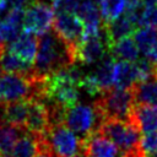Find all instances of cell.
I'll return each mask as SVG.
<instances>
[{
	"instance_id": "9c48e42d",
	"label": "cell",
	"mask_w": 157,
	"mask_h": 157,
	"mask_svg": "<svg viewBox=\"0 0 157 157\" xmlns=\"http://www.w3.org/2000/svg\"><path fill=\"white\" fill-rule=\"evenodd\" d=\"M53 29L72 49H77L85 36V26L75 12H56Z\"/></svg>"
},
{
	"instance_id": "d590c367",
	"label": "cell",
	"mask_w": 157,
	"mask_h": 157,
	"mask_svg": "<svg viewBox=\"0 0 157 157\" xmlns=\"http://www.w3.org/2000/svg\"><path fill=\"white\" fill-rule=\"evenodd\" d=\"M1 70H2V69H1V66H0V76H1Z\"/></svg>"
},
{
	"instance_id": "e575fe53",
	"label": "cell",
	"mask_w": 157,
	"mask_h": 157,
	"mask_svg": "<svg viewBox=\"0 0 157 157\" xmlns=\"http://www.w3.org/2000/svg\"><path fill=\"white\" fill-rule=\"evenodd\" d=\"M155 76L157 77V65H155Z\"/></svg>"
},
{
	"instance_id": "5b68a950",
	"label": "cell",
	"mask_w": 157,
	"mask_h": 157,
	"mask_svg": "<svg viewBox=\"0 0 157 157\" xmlns=\"http://www.w3.org/2000/svg\"><path fill=\"white\" fill-rule=\"evenodd\" d=\"M47 139L55 157H75L82 153V137H78L64 121L50 124Z\"/></svg>"
},
{
	"instance_id": "f546056e",
	"label": "cell",
	"mask_w": 157,
	"mask_h": 157,
	"mask_svg": "<svg viewBox=\"0 0 157 157\" xmlns=\"http://www.w3.org/2000/svg\"><path fill=\"white\" fill-rule=\"evenodd\" d=\"M145 58H147L153 65H157V42L148 52L145 53Z\"/></svg>"
},
{
	"instance_id": "2e32d148",
	"label": "cell",
	"mask_w": 157,
	"mask_h": 157,
	"mask_svg": "<svg viewBox=\"0 0 157 157\" xmlns=\"http://www.w3.org/2000/svg\"><path fill=\"white\" fill-rule=\"evenodd\" d=\"M76 15L81 18L85 26V37L98 34L102 31V15L98 9V5L88 0L82 1L77 10Z\"/></svg>"
},
{
	"instance_id": "30bf717a",
	"label": "cell",
	"mask_w": 157,
	"mask_h": 157,
	"mask_svg": "<svg viewBox=\"0 0 157 157\" xmlns=\"http://www.w3.org/2000/svg\"><path fill=\"white\" fill-rule=\"evenodd\" d=\"M110 53V44L105 36L104 28L98 34L85 37L76 49V61L82 65L98 63L105 54Z\"/></svg>"
},
{
	"instance_id": "603a6c76",
	"label": "cell",
	"mask_w": 157,
	"mask_h": 157,
	"mask_svg": "<svg viewBox=\"0 0 157 157\" xmlns=\"http://www.w3.org/2000/svg\"><path fill=\"white\" fill-rule=\"evenodd\" d=\"M134 99L137 103H145L157 107V77L152 76L151 78L137 82L131 88Z\"/></svg>"
},
{
	"instance_id": "3957f363",
	"label": "cell",
	"mask_w": 157,
	"mask_h": 157,
	"mask_svg": "<svg viewBox=\"0 0 157 157\" xmlns=\"http://www.w3.org/2000/svg\"><path fill=\"white\" fill-rule=\"evenodd\" d=\"M135 103L131 90L110 88L102 94L93 103L99 123L105 119H120L129 120V115Z\"/></svg>"
},
{
	"instance_id": "1f68e13d",
	"label": "cell",
	"mask_w": 157,
	"mask_h": 157,
	"mask_svg": "<svg viewBox=\"0 0 157 157\" xmlns=\"http://www.w3.org/2000/svg\"><path fill=\"white\" fill-rule=\"evenodd\" d=\"M54 155L52 153V152H47V151H39L36 156H33V157H53Z\"/></svg>"
},
{
	"instance_id": "74e56055",
	"label": "cell",
	"mask_w": 157,
	"mask_h": 157,
	"mask_svg": "<svg viewBox=\"0 0 157 157\" xmlns=\"http://www.w3.org/2000/svg\"><path fill=\"white\" fill-rule=\"evenodd\" d=\"M75 157H77V156H75Z\"/></svg>"
},
{
	"instance_id": "4dcf8cb0",
	"label": "cell",
	"mask_w": 157,
	"mask_h": 157,
	"mask_svg": "<svg viewBox=\"0 0 157 157\" xmlns=\"http://www.w3.org/2000/svg\"><path fill=\"white\" fill-rule=\"evenodd\" d=\"M10 9H15V7H18V9H26V6L32 1V0H6Z\"/></svg>"
},
{
	"instance_id": "f35d334b",
	"label": "cell",
	"mask_w": 157,
	"mask_h": 157,
	"mask_svg": "<svg viewBox=\"0 0 157 157\" xmlns=\"http://www.w3.org/2000/svg\"><path fill=\"white\" fill-rule=\"evenodd\" d=\"M85 157H86V156H85Z\"/></svg>"
},
{
	"instance_id": "d6986e66",
	"label": "cell",
	"mask_w": 157,
	"mask_h": 157,
	"mask_svg": "<svg viewBox=\"0 0 157 157\" xmlns=\"http://www.w3.org/2000/svg\"><path fill=\"white\" fill-rule=\"evenodd\" d=\"M33 65L34 64H29L10 52L7 45L2 49L0 54V66L5 72H17L27 76H36Z\"/></svg>"
},
{
	"instance_id": "836d02e7",
	"label": "cell",
	"mask_w": 157,
	"mask_h": 157,
	"mask_svg": "<svg viewBox=\"0 0 157 157\" xmlns=\"http://www.w3.org/2000/svg\"><path fill=\"white\" fill-rule=\"evenodd\" d=\"M141 157H157V151L156 152H142L141 151Z\"/></svg>"
},
{
	"instance_id": "83f0119b",
	"label": "cell",
	"mask_w": 157,
	"mask_h": 157,
	"mask_svg": "<svg viewBox=\"0 0 157 157\" xmlns=\"http://www.w3.org/2000/svg\"><path fill=\"white\" fill-rule=\"evenodd\" d=\"M52 6L56 12H75L81 4V0H53Z\"/></svg>"
},
{
	"instance_id": "277c9868",
	"label": "cell",
	"mask_w": 157,
	"mask_h": 157,
	"mask_svg": "<svg viewBox=\"0 0 157 157\" xmlns=\"http://www.w3.org/2000/svg\"><path fill=\"white\" fill-rule=\"evenodd\" d=\"M96 131L112 140L121 152H129L140 146L141 132L129 120L105 119L99 123Z\"/></svg>"
},
{
	"instance_id": "44dd1931",
	"label": "cell",
	"mask_w": 157,
	"mask_h": 157,
	"mask_svg": "<svg viewBox=\"0 0 157 157\" xmlns=\"http://www.w3.org/2000/svg\"><path fill=\"white\" fill-rule=\"evenodd\" d=\"M45 136V135H44ZM44 136L25 131L15 144L12 157H33L40 151V142Z\"/></svg>"
},
{
	"instance_id": "7402d4cb",
	"label": "cell",
	"mask_w": 157,
	"mask_h": 157,
	"mask_svg": "<svg viewBox=\"0 0 157 157\" xmlns=\"http://www.w3.org/2000/svg\"><path fill=\"white\" fill-rule=\"evenodd\" d=\"M139 52L140 49L132 36H126L114 42L110 47V54L115 59L132 61V63L139 59Z\"/></svg>"
},
{
	"instance_id": "7a4b0ae2",
	"label": "cell",
	"mask_w": 157,
	"mask_h": 157,
	"mask_svg": "<svg viewBox=\"0 0 157 157\" xmlns=\"http://www.w3.org/2000/svg\"><path fill=\"white\" fill-rule=\"evenodd\" d=\"M42 80L36 76L5 72L0 76V103L33 98L40 99Z\"/></svg>"
},
{
	"instance_id": "7c38bea8",
	"label": "cell",
	"mask_w": 157,
	"mask_h": 157,
	"mask_svg": "<svg viewBox=\"0 0 157 157\" xmlns=\"http://www.w3.org/2000/svg\"><path fill=\"white\" fill-rule=\"evenodd\" d=\"M118 146L98 131L82 137V153L86 157H118Z\"/></svg>"
},
{
	"instance_id": "4fadbf2b",
	"label": "cell",
	"mask_w": 157,
	"mask_h": 157,
	"mask_svg": "<svg viewBox=\"0 0 157 157\" xmlns=\"http://www.w3.org/2000/svg\"><path fill=\"white\" fill-rule=\"evenodd\" d=\"M129 121L137 128L141 135L157 132V107L135 102L129 115Z\"/></svg>"
},
{
	"instance_id": "8992f818",
	"label": "cell",
	"mask_w": 157,
	"mask_h": 157,
	"mask_svg": "<svg viewBox=\"0 0 157 157\" xmlns=\"http://www.w3.org/2000/svg\"><path fill=\"white\" fill-rule=\"evenodd\" d=\"M115 58L108 53L97 64L93 71L85 74L80 87H82L88 94L97 96L114 87L113 72H114Z\"/></svg>"
},
{
	"instance_id": "4316f807",
	"label": "cell",
	"mask_w": 157,
	"mask_h": 157,
	"mask_svg": "<svg viewBox=\"0 0 157 157\" xmlns=\"http://www.w3.org/2000/svg\"><path fill=\"white\" fill-rule=\"evenodd\" d=\"M140 27L142 26H151L157 28V7L156 6H144L141 17L139 20Z\"/></svg>"
},
{
	"instance_id": "6da1fadb",
	"label": "cell",
	"mask_w": 157,
	"mask_h": 157,
	"mask_svg": "<svg viewBox=\"0 0 157 157\" xmlns=\"http://www.w3.org/2000/svg\"><path fill=\"white\" fill-rule=\"evenodd\" d=\"M76 63V52L64 42L56 32L48 31L39 36L38 50L34 61V75L44 78L47 75Z\"/></svg>"
},
{
	"instance_id": "8fae6325",
	"label": "cell",
	"mask_w": 157,
	"mask_h": 157,
	"mask_svg": "<svg viewBox=\"0 0 157 157\" xmlns=\"http://www.w3.org/2000/svg\"><path fill=\"white\" fill-rule=\"evenodd\" d=\"M50 123V113L47 103L39 98L29 99L28 114L25 126L26 131L38 136H44L48 132Z\"/></svg>"
},
{
	"instance_id": "d4e9b609",
	"label": "cell",
	"mask_w": 157,
	"mask_h": 157,
	"mask_svg": "<svg viewBox=\"0 0 157 157\" xmlns=\"http://www.w3.org/2000/svg\"><path fill=\"white\" fill-rule=\"evenodd\" d=\"M139 49L145 54L157 42V28L151 26H142L134 31L132 34Z\"/></svg>"
},
{
	"instance_id": "f1b7e54d",
	"label": "cell",
	"mask_w": 157,
	"mask_h": 157,
	"mask_svg": "<svg viewBox=\"0 0 157 157\" xmlns=\"http://www.w3.org/2000/svg\"><path fill=\"white\" fill-rule=\"evenodd\" d=\"M140 150L142 152H156L157 151V132L142 135L140 140Z\"/></svg>"
},
{
	"instance_id": "ffe728a7",
	"label": "cell",
	"mask_w": 157,
	"mask_h": 157,
	"mask_svg": "<svg viewBox=\"0 0 157 157\" xmlns=\"http://www.w3.org/2000/svg\"><path fill=\"white\" fill-rule=\"evenodd\" d=\"M104 32L108 38V42L112 47V44L126 36H131L135 31V25L125 16H119L114 21L104 23Z\"/></svg>"
},
{
	"instance_id": "ac0fdd59",
	"label": "cell",
	"mask_w": 157,
	"mask_h": 157,
	"mask_svg": "<svg viewBox=\"0 0 157 157\" xmlns=\"http://www.w3.org/2000/svg\"><path fill=\"white\" fill-rule=\"evenodd\" d=\"M139 82V71L136 64L132 61L120 60L114 65L113 85L115 88L131 90L135 83Z\"/></svg>"
},
{
	"instance_id": "9a60e30c",
	"label": "cell",
	"mask_w": 157,
	"mask_h": 157,
	"mask_svg": "<svg viewBox=\"0 0 157 157\" xmlns=\"http://www.w3.org/2000/svg\"><path fill=\"white\" fill-rule=\"evenodd\" d=\"M25 9H10L7 15L0 20V44L9 45L22 31Z\"/></svg>"
},
{
	"instance_id": "52a82bcc",
	"label": "cell",
	"mask_w": 157,
	"mask_h": 157,
	"mask_svg": "<svg viewBox=\"0 0 157 157\" xmlns=\"http://www.w3.org/2000/svg\"><path fill=\"white\" fill-rule=\"evenodd\" d=\"M55 17L53 6L43 0H32L25 9L22 31L40 36L50 29Z\"/></svg>"
},
{
	"instance_id": "cb8c5ba5",
	"label": "cell",
	"mask_w": 157,
	"mask_h": 157,
	"mask_svg": "<svg viewBox=\"0 0 157 157\" xmlns=\"http://www.w3.org/2000/svg\"><path fill=\"white\" fill-rule=\"evenodd\" d=\"M25 131L23 129L0 121V157H12L15 144Z\"/></svg>"
},
{
	"instance_id": "ba28073f",
	"label": "cell",
	"mask_w": 157,
	"mask_h": 157,
	"mask_svg": "<svg viewBox=\"0 0 157 157\" xmlns=\"http://www.w3.org/2000/svg\"><path fill=\"white\" fill-rule=\"evenodd\" d=\"M64 123L76 134L83 137L96 131L99 125V119L93 105L74 104L64 112Z\"/></svg>"
},
{
	"instance_id": "d6a6232c",
	"label": "cell",
	"mask_w": 157,
	"mask_h": 157,
	"mask_svg": "<svg viewBox=\"0 0 157 157\" xmlns=\"http://www.w3.org/2000/svg\"><path fill=\"white\" fill-rule=\"evenodd\" d=\"M144 6H156L157 5V0H141Z\"/></svg>"
},
{
	"instance_id": "8d00e7d4",
	"label": "cell",
	"mask_w": 157,
	"mask_h": 157,
	"mask_svg": "<svg viewBox=\"0 0 157 157\" xmlns=\"http://www.w3.org/2000/svg\"><path fill=\"white\" fill-rule=\"evenodd\" d=\"M43 1H53V0H43Z\"/></svg>"
},
{
	"instance_id": "e0dca14e",
	"label": "cell",
	"mask_w": 157,
	"mask_h": 157,
	"mask_svg": "<svg viewBox=\"0 0 157 157\" xmlns=\"http://www.w3.org/2000/svg\"><path fill=\"white\" fill-rule=\"evenodd\" d=\"M7 48L22 60L34 64L38 50V39L34 37V34L23 32L18 34V37L7 45Z\"/></svg>"
},
{
	"instance_id": "484cf974",
	"label": "cell",
	"mask_w": 157,
	"mask_h": 157,
	"mask_svg": "<svg viewBox=\"0 0 157 157\" xmlns=\"http://www.w3.org/2000/svg\"><path fill=\"white\" fill-rule=\"evenodd\" d=\"M99 11L104 23L114 21L125 11V0H99Z\"/></svg>"
},
{
	"instance_id": "5bb4252c",
	"label": "cell",
	"mask_w": 157,
	"mask_h": 157,
	"mask_svg": "<svg viewBox=\"0 0 157 157\" xmlns=\"http://www.w3.org/2000/svg\"><path fill=\"white\" fill-rule=\"evenodd\" d=\"M28 105H29V99L1 103L0 121L26 130L25 126H26V120L28 114Z\"/></svg>"
}]
</instances>
